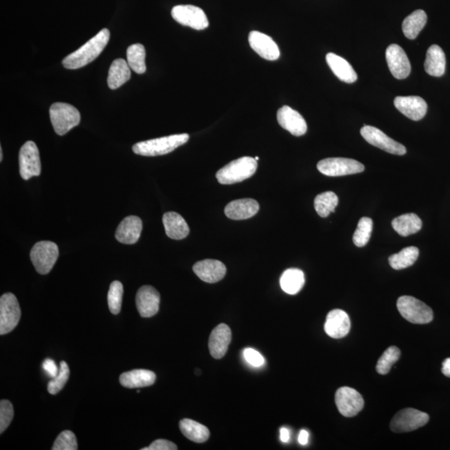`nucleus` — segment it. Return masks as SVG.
I'll return each mask as SVG.
<instances>
[{
	"mask_svg": "<svg viewBox=\"0 0 450 450\" xmlns=\"http://www.w3.org/2000/svg\"><path fill=\"white\" fill-rule=\"evenodd\" d=\"M401 350L396 346H390L383 352V355L379 359L376 370L379 374H387L391 370V368L401 358Z\"/></svg>",
	"mask_w": 450,
	"mask_h": 450,
	"instance_id": "e433bc0d",
	"label": "nucleus"
},
{
	"mask_svg": "<svg viewBox=\"0 0 450 450\" xmlns=\"http://www.w3.org/2000/svg\"><path fill=\"white\" fill-rule=\"evenodd\" d=\"M244 357L250 365L256 368L263 366L265 363V359L259 352L251 348H247L244 350Z\"/></svg>",
	"mask_w": 450,
	"mask_h": 450,
	"instance_id": "79ce46f5",
	"label": "nucleus"
},
{
	"mask_svg": "<svg viewBox=\"0 0 450 450\" xmlns=\"http://www.w3.org/2000/svg\"><path fill=\"white\" fill-rule=\"evenodd\" d=\"M69 368L67 363L60 362V372L56 377L52 379L48 383V391L51 394H56L64 388L69 378Z\"/></svg>",
	"mask_w": 450,
	"mask_h": 450,
	"instance_id": "58836bf2",
	"label": "nucleus"
},
{
	"mask_svg": "<svg viewBox=\"0 0 450 450\" xmlns=\"http://www.w3.org/2000/svg\"><path fill=\"white\" fill-rule=\"evenodd\" d=\"M43 369L46 372V374L51 378L56 377L60 370L58 369L56 363L52 359H46L43 363Z\"/></svg>",
	"mask_w": 450,
	"mask_h": 450,
	"instance_id": "c03bdc74",
	"label": "nucleus"
},
{
	"mask_svg": "<svg viewBox=\"0 0 450 450\" xmlns=\"http://www.w3.org/2000/svg\"><path fill=\"white\" fill-rule=\"evenodd\" d=\"M360 134L371 146L381 148V150L395 155H404L406 154V148L403 144L396 142L387 136L385 133L379 128L365 125L360 131Z\"/></svg>",
	"mask_w": 450,
	"mask_h": 450,
	"instance_id": "f8f14e48",
	"label": "nucleus"
},
{
	"mask_svg": "<svg viewBox=\"0 0 450 450\" xmlns=\"http://www.w3.org/2000/svg\"><path fill=\"white\" fill-rule=\"evenodd\" d=\"M442 373L446 377L450 378V358L445 359V361L442 363Z\"/></svg>",
	"mask_w": 450,
	"mask_h": 450,
	"instance_id": "a18cd8bd",
	"label": "nucleus"
},
{
	"mask_svg": "<svg viewBox=\"0 0 450 450\" xmlns=\"http://www.w3.org/2000/svg\"><path fill=\"white\" fill-rule=\"evenodd\" d=\"M142 229L143 223L139 217H126L117 228L116 240L124 245H134L139 240Z\"/></svg>",
	"mask_w": 450,
	"mask_h": 450,
	"instance_id": "5701e85b",
	"label": "nucleus"
},
{
	"mask_svg": "<svg viewBox=\"0 0 450 450\" xmlns=\"http://www.w3.org/2000/svg\"><path fill=\"white\" fill-rule=\"evenodd\" d=\"M392 226L400 236L408 237L422 229V221L417 214L409 213L395 218L392 221Z\"/></svg>",
	"mask_w": 450,
	"mask_h": 450,
	"instance_id": "c756f323",
	"label": "nucleus"
},
{
	"mask_svg": "<svg viewBox=\"0 0 450 450\" xmlns=\"http://www.w3.org/2000/svg\"><path fill=\"white\" fill-rule=\"evenodd\" d=\"M339 203V198L334 192L327 191L317 195L315 199V209L321 218H327L334 213Z\"/></svg>",
	"mask_w": 450,
	"mask_h": 450,
	"instance_id": "72a5a7b5",
	"label": "nucleus"
},
{
	"mask_svg": "<svg viewBox=\"0 0 450 450\" xmlns=\"http://www.w3.org/2000/svg\"><path fill=\"white\" fill-rule=\"evenodd\" d=\"M260 210V205L253 199H236L228 203L225 209L226 216L233 221H244L252 218Z\"/></svg>",
	"mask_w": 450,
	"mask_h": 450,
	"instance_id": "4be33fe9",
	"label": "nucleus"
},
{
	"mask_svg": "<svg viewBox=\"0 0 450 450\" xmlns=\"http://www.w3.org/2000/svg\"><path fill=\"white\" fill-rule=\"evenodd\" d=\"M304 273L299 269L285 270L280 278V286L289 295H296L304 287Z\"/></svg>",
	"mask_w": 450,
	"mask_h": 450,
	"instance_id": "2f4dec72",
	"label": "nucleus"
},
{
	"mask_svg": "<svg viewBox=\"0 0 450 450\" xmlns=\"http://www.w3.org/2000/svg\"><path fill=\"white\" fill-rule=\"evenodd\" d=\"M446 68V58L443 49L439 45L430 46L425 62L426 73L434 77L444 76Z\"/></svg>",
	"mask_w": 450,
	"mask_h": 450,
	"instance_id": "bb28decb",
	"label": "nucleus"
},
{
	"mask_svg": "<svg viewBox=\"0 0 450 450\" xmlns=\"http://www.w3.org/2000/svg\"><path fill=\"white\" fill-rule=\"evenodd\" d=\"M189 139L190 135L188 134L166 136L137 143L133 146L132 150L136 155L154 157V156L170 154L176 148L186 144Z\"/></svg>",
	"mask_w": 450,
	"mask_h": 450,
	"instance_id": "f03ea898",
	"label": "nucleus"
},
{
	"mask_svg": "<svg viewBox=\"0 0 450 450\" xmlns=\"http://www.w3.org/2000/svg\"><path fill=\"white\" fill-rule=\"evenodd\" d=\"M397 308L403 318L412 324H429L434 319L431 308L412 296L400 297L397 301Z\"/></svg>",
	"mask_w": 450,
	"mask_h": 450,
	"instance_id": "39448f33",
	"label": "nucleus"
},
{
	"mask_svg": "<svg viewBox=\"0 0 450 450\" xmlns=\"http://www.w3.org/2000/svg\"><path fill=\"white\" fill-rule=\"evenodd\" d=\"M277 120L282 128L293 135L299 137L306 134L308 130L306 121L299 112L287 105L278 111Z\"/></svg>",
	"mask_w": 450,
	"mask_h": 450,
	"instance_id": "2eb2a0df",
	"label": "nucleus"
},
{
	"mask_svg": "<svg viewBox=\"0 0 450 450\" xmlns=\"http://www.w3.org/2000/svg\"><path fill=\"white\" fill-rule=\"evenodd\" d=\"M317 169L326 176L337 177L362 173L365 166L357 160L346 158H328L321 160L317 164Z\"/></svg>",
	"mask_w": 450,
	"mask_h": 450,
	"instance_id": "6e6552de",
	"label": "nucleus"
},
{
	"mask_svg": "<svg viewBox=\"0 0 450 450\" xmlns=\"http://www.w3.org/2000/svg\"><path fill=\"white\" fill-rule=\"evenodd\" d=\"M335 404L342 416L351 418L357 416L363 409L365 401L357 390L350 387H341L336 391Z\"/></svg>",
	"mask_w": 450,
	"mask_h": 450,
	"instance_id": "ddd939ff",
	"label": "nucleus"
},
{
	"mask_svg": "<svg viewBox=\"0 0 450 450\" xmlns=\"http://www.w3.org/2000/svg\"><path fill=\"white\" fill-rule=\"evenodd\" d=\"M14 407L9 401L0 402V433H3L9 427L14 418Z\"/></svg>",
	"mask_w": 450,
	"mask_h": 450,
	"instance_id": "a19ab883",
	"label": "nucleus"
},
{
	"mask_svg": "<svg viewBox=\"0 0 450 450\" xmlns=\"http://www.w3.org/2000/svg\"><path fill=\"white\" fill-rule=\"evenodd\" d=\"M232 339V332L225 324H218L210 336L209 349L210 355L216 359H221L228 351Z\"/></svg>",
	"mask_w": 450,
	"mask_h": 450,
	"instance_id": "6ab92c4d",
	"label": "nucleus"
},
{
	"mask_svg": "<svg viewBox=\"0 0 450 450\" xmlns=\"http://www.w3.org/2000/svg\"><path fill=\"white\" fill-rule=\"evenodd\" d=\"M19 173L25 180H28L41 173L40 152L33 141H27L19 151Z\"/></svg>",
	"mask_w": 450,
	"mask_h": 450,
	"instance_id": "9d476101",
	"label": "nucleus"
},
{
	"mask_svg": "<svg viewBox=\"0 0 450 450\" xmlns=\"http://www.w3.org/2000/svg\"><path fill=\"white\" fill-rule=\"evenodd\" d=\"M299 443L301 445H306L308 441V433L306 430L302 429L299 434Z\"/></svg>",
	"mask_w": 450,
	"mask_h": 450,
	"instance_id": "de8ad7c7",
	"label": "nucleus"
},
{
	"mask_svg": "<svg viewBox=\"0 0 450 450\" xmlns=\"http://www.w3.org/2000/svg\"><path fill=\"white\" fill-rule=\"evenodd\" d=\"M254 159H256V161H259V159H260L259 157H256V158H254Z\"/></svg>",
	"mask_w": 450,
	"mask_h": 450,
	"instance_id": "8fccbe9b",
	"label": "nucleus"
},
{
	"mask_svg": "<svg viewBox=\"0 0 450 450\" xmlns=\"http://www.w3.org/2000/svg\"><path fill=\"white\" fill-rule=\"evenodd\" d=\"M394 103L398 111L414 121L421 120L427 113V103L420 96H398Z\"/></svg>",
	"mask_w": 450,
	"mask_h": 450,
	"instance_id": "dca6fc26",
	"label": "nucleus"
},
{
	"mask_svg": "<svg viewBox=\"0 0 450 450\" xmlns=\"http://www.w3.org/2000/svg\"><path fill=\"white\" fill-rule=\"evenodd\" d=\"M58 257V248L51 241H41L34 245L30 259L35 269L41 275H47L56 265Z\"/></svg>",
	"mask_w": 450,
	"mask_h": 450,
	"instance_id": "423d86ee",
	"label": "nucleus"
},
{
	"mask_svg": "<svg viewBox=\"0 0 450 450\" xmlns=\"http://www.w3.org/2000/svg\"><path fill=\"white\" fill-rule=\"evenodd\" d=\"M258 164L252 157H242L229 163L216 174L221 185H234L247 179L256 173Z\"/></svg>",
	"mask_w": 450,
	"mask_h": 450,
	"instance_id": "7ed1b4c3",
	"label": "nucleus"
},
{
	"mask_svg": "<svg viewBox=\"0 0 450 450\" xmlns=\"http://www.w3.org/2000/svg\"><path fill=\"white\" fill-rule=\"evenodd\" d=\"M178 449L177 445L167 440H157L148 446V448H144L142 450H176Z\"/></svg>",
	"mask_w": 450,
	"mask_h": 450,
	"instance_id": "37998d69",
	"label": "nucleus"
},
{
	"mask_svg": "<svg viewBox=\"0 0 450 450\" xmlns=\"http://www.w3.org/2000/svg\"><path fill=\"white\" fill-rule=\"evenodd\" d=\"M3 160V150L2 148H0V161H2Z\"/></svg>",
	"mask_w": 450,
	"mask_h": 450,
	"instance_id": "09e8293b",
	"label": "nucleus"
},
{
	"mask_svg": "<svg viewBox=\"0 0 450 450\" xmlns=\"http://www.w3.org/2000/svg\"><path fill=\"white\" fill-rule=\"evenodd\" d=\"M429 420L428 414L416 409H405L395 414L390 429L394 433H408L423 427Z\"/></svg>",
	"mask_w": 450,
	"mask_h": 450,
	"instance_id": "0eeeda50",
	"label": "nucleus"
},
{
	"mask_svg": "<svg viewBox=\"0 0 450 450\" xmlns=\"http://www.w3.org/2000/svg\"><path fill=\"white\" fill-rule=\"evenodd\" d=\"M160 295L154 287L144 285L136 295V306L141 317L150 318L159 310Z\"/></svg>",
	"mask_w": 450,
	"mask_h": 450,
	"instance_id": "a211bd4d",
	"label": "nucleus"
},
{
	"mask_svg": "<svg viewBox=\"0 0 450 450\" xmlns=\"http://www.w3.org/2000/svg\"><path fill=\"white\" fill-rule=\"evenodd\" d=\"M156 374L154 372L147 370H134L125 372L120 375L121 385L128 389L142 388L154 385Z\"/></svg>",
	"mask_w": 450,
	"mask_h": 450,
	"instance_id": "393cba45",
	"label": "nucleus"
},
{
	"mask_svg": "<svg viewBox=\"0 0 450 450\" xmlns=\"http://www.w3.org/2000/svg\"><path fill=\"white\" fill-rule=\"evenodd\" d=\"M172 17L180 25L190 27L196 30L208 28L209 21L205 11L194 5H177L171 11Z\"/></svg>",
	"mask_w": 450,
	"mask_h": 450,
	"instance_id": "9b49d317",
	"label": "nucleus"
},
{
	"mask_svg": "<svg viewBox=\"0 0 450 450\" xmlns=\"http://www.w3.org/2000/svg\"><path fill=\"white\" fill-rule=\"evenodd\" d=\"M326 61L333 73L344 83L352 84L357 80V74L350 63L342 57L334 53H328L326 56Z\"/></svg>",
	"mask_w": 450,
	"mask_h": 450,
	"instance_id": "a878e982",
	"label": "nucleus"
},
{
	"mask_svg": "<svg viewBox=\"0 0 450 450\" xmlns=\"http://www.w3.org/2000/svg\"><path fill=\"white\" fill-rule=\"evenodd\" d=\"M109 38L111 33L108 29L100 30L91 40L66 57L63 60V65L68 69H77L90 64L103 52Z\"/></svg>",
	"mask_w": 450,
	"mask_h": 450,
	"instance_id": "f257e3e1",
	"label": "nucleus"
},
{
	"mask_svg": "<svg viewBox=\"0 0 450 450\" xmlns=\"http://www.w3.org/2000/svg\"><path fill=\"white\" fill-rule=\"evenodd\" d=\"M21 310L16 297L6 293L0 298V335L9 334L18 326Z\"/></svg>",
	"mask_w": 450,
	"mask_h": 450,
	"instance_id": "1a4fd4ad",
	"label": "nucleus"
},
{
	"mask_svg": "<svg viewBox=\"0 0 450 450\" xmlns=\"http://www.w3.org/2000/svg\"><path fill=\"white\" fill-rule=\"evenodd\" d=\"M146 48L141 44H135L127 49V62L132 70L137 74L146 72Z\"/></svg>",
	"mask_w": 450,
	"mask_h": 450,
	"instance_id": "f704fd0d",
	"label": "nucleus"
},
{
	"mask_svg": "<svg viewBox=\"0 0 450 450\" xmlns=\"http://www.w3.org/2000/svg\"><path fill=\"white\" fill-rule=\"evenodd\" d=\"M49 116L54 130L58 135L67 134L80 122V113L73 105L54 103L49 109Z\"/></svg>",
	"mask_w": 450,
	"mask_h": 450,
	"instance_id": "20e7f679",
	"label": "nucleus"
},
{
	"mask_svg": "<svg viewBox=\"0 0 450 450\" xmlns=\"http://www.w3.org/2000/svg\"><path fill=\"white\" fill-rule=\"evenodd\" d=\"M289 439H291V433H289V430L284 427L281 428L280 429L281 441L284 442V443H288Z\"/></svg>",
	"mask_w": 450,
	"mask_h": 450,
	"instance_id": "49530a36",
	"label": "nucleus"
},
{
	"mask_svg": "<svg viewBox=\"0 0 450 450\" xmlns=\"http://www.w3.org/2000/svg\"><path fill=\"white\" fill-rule=\"evenodd\" d=\"M351 324L349 315L341 310L328 313L324 324V331L333 339H342L349 334Z\"/></svg>",
	"mask_w": 450,
	"mask_h": 450,
	"instance_id": "aec40b11",
	"label": "nucleus"
},
{
	"mask_svg": "<svg viewBox=\"0 0 450 450\" xmlns=\"http://www.w3.org/2000/svg\"><path fill=\"white\" fill-rule=\"evenodd\" d=\"M131 78V70L128 62L117 58L112 63L109 70L108 85L109 89H116L126 83Z\"/></svg>",
	"mask_w": 450,
	"mask_h": 450,
	"instance_id": "cd10ccee",
	"label": "nucleus"
},
{
	"mask_svg": "<svg viewBox=\"0 0 450 450\" xmlns=\"http://www.w3.org/2000/svg\"><path fill=\"white\" fill-rule=\"evenodd\" d=\"M163 224L167 236L172 240H180L185 238L190 234V227L185 218L176 212H168L164 214Z\"/></svg>",
	"mask_w": 450,
	"mask_h": 450,
	"instance_id": "b1692460",
	"label": "nucleus"
},
{
	"mask_svg": "<svg viewBox=\"0 0 450 450\" xmlns=\"http://www.w3.org/2000/svg\"><path fill=\"white\" fill-rule=\"evenodd\" d=\"M123 295V284L120 281H113L108 293L109 308L113 315L120 314L122 307Z\"/></svg>",
	"mask_w": 450,
	"mask_h": 450,
	"instance_id": "4c0bfd02",
	"label": "nucleus"
},
{
	"mask_svg": "<svg viewBox=\"0 0 450 450\" xmlns=\"http://www.w3.org/2000/svg\"><path fill=\"white\" fill-rule=\"evenodd\" d=\"M427 19V14L422 10H416L406 17L402 25L403 32L405 37L409 40L416 38L425 28Z\"/></svg>",
	"mask_w": 450,
	"mask_h": 450,
	"instance_id": "7c9ffc66",
	"label": "nucleus"
},
{
	"mask_svg": "<svg viewBox=\"0 0 450 450\" xmlns=\"http://www.w3.org/2000/svg\"><path fill=\"white\" fill-rule=\"evenodd\" d=\"M250 47L265 60L275 61L280 56L279 47L268 36L259 31H251L249 34Z\"/></svg>",
	"mask_w": 450,
	"mask_h": 450,
	"instance_id": "f3484780",
	"label": "nucleus"
},
{
	"mask_svg": "<svg viewBox=\"0 0 450 450\" xmlns=\"http://www.w3.org/2000/svg\"><path fill=\"white\" fill-rule=\"evenodd\" d=\"M53 450H76L78 443L76 436L69 430H65L57 437L52 447Z\"/></svg>",
	"mask_w": 450,
	"mask_h": 450,
	"instance_id": "ea45409f",
	"label": "nucleus"
},
{
	"mask_svg": "<svg viewBox=\"0 0 450 450\" xmlns=\"http://www.w3.org/2000/svg\"><path fill=\"white\" fill-rule=\"evenodd\" d=\"M418 256H420V250L414 246H410L402 249L400 253L391 256L389 258V263L394 269H404L416 263Z\"/></svg>",
	"mask_w": 450,
	"mask_h": 450,
	"instance_id": "473e14b6",
	"label": "nucleus"
},
{
	"mask_svg": "<svg viewBox=\"0 0 450 450\" xmlns=\"http://www.w3.org/2000/svg\"><path fill=\"white\" fill-rule=\"evenodd\" d=\"M372 231H373V221L368 217L360 218L353 236L354 244L357 247L365 246L370 240Z\"/></svg>",
	"mask_w": 450,
	"mask_h": 450,
	"instance_id": "c9c22d12",
	"label": "nucleus"
},
{
	"mask_svg": "<svg viewBox=\"0 0 450 450\" xmlns=\"http://www.w3.org/2000/svg\"><path fill=\"white\" fill-rule=\"evenodd\" d=\"M386 60L391 74L398 80H404L411 72V65L405 50L398 45H391L386 49Z\"/></svg>",
	"mask_w": 450,
	"mask_h": 450,
	"instance_id": "4468645a",
	"label": "nucleus"
},
{
	"mask_svg": "<svg viewBox=\"0 0 450 450\" xmlns=\"http://www.w3.org/2000/svg\"><path fill=\"white\" fill-rule=\"evenodd\" d=\"M193 270L199 279L210 284L217 283L224 279L227 271L225 265L215 260L199 261L194 265Z\"/></svg>",
	"mask_w": 450,
	"mask_h": 450,
	"instance_id": "412c9836",
	"label": "nucleus"
},
{
	"mask_svg": "<svg viewBox=\"0 0 450 450\" xmlns=\"http://www.w3.org/2000/svg\"><path fill=\"white\" fill-rule=\"evenodd\" d=\"M179 429L187 439L195 443H205L210 436V430L206 426L190 418L180 420Z\"/></svg>",
	"mask_w": 450,
	"mask_h": 450,
	"instance_id": "c85d7f7f",
	"label": "nucleus"
}]
</instances>
